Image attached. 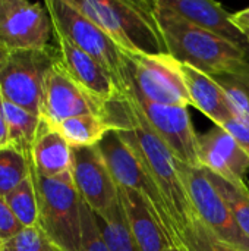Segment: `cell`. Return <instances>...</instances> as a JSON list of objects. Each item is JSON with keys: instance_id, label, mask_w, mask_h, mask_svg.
Segmentation results:
<instances>
[{"instance_id": "3", "label": "cell", "mask_w": 249, "mask_h": 251, "mask_svg": "<svg viewBox=\"0 0 249 251\" xmlns=\"http://www.w3.org/2000/svg\"><path fill=\"white\" fill-rule=\"evenodd\" d=\"M126 54H169L156 19L154 1L69 0Z\"/></svg>"}, {"instance_id": "31", "label": "cell", "mask_w": 249, "mask_h": 251, "mask_svg": "<svg viewBox=\"0 0 249 251\" xmlns=\"http://www.w3.org/2000/svg\"><path fill=\"white\" fill-rule=\"evenodd\" d=\"M23 226L18 222L15 215L12 213L4 197L0 196V240L6 241L18 234Z\"/></svg>"}, {"instance_id": "37", "label": "cell", "mask_w": 249, "mask_h": 251, "mask_svg": "<svg viewBox=\"0 0 249 251\" xmlns=\"http://www.w3.org/2000/svg\"><path fill=\"white\" fill-rule=\"evenodd\" d=\"M167 251H172V249H169V250H167Z\"/></svg>"}, {"instance_id": "5", "label": "cell", "mask_w": 249, "mask_h": 251, "mask_svg": "<svg viewBox=\"0 0 249 251\" xmlns=\"http://www.w3.org/2000/svg\"><path fill=\"white\" fill-rule=\"evenodd\" d=\"M38 200V226L60 251H81L82 200L72 182L48 179L31 166Z\"/></svg>"}, {"instance_id": "27", "label": "cell", "mask_w": 249, "mask_h": 251, "mask_svg": "<svg viewBox=\"0 0 249 251\" xmlns=\"http://www.w3.org/2000/svg\"><path fill=\"white\" fill-rule=\"evenodd\" d=\"M0 251H60L43 232V229L35 226L22 228L12 238L3 241Z\"/></svg>"}, {"instance_id": "23", "label": "cell", "mask_w": 249, "mask_h": 251, "mask_svg": "<svg viewBox=\"0 0 249 251\" xmlns=\"http://www.w3.org/2000/svg\"><path fill=\"white\" fill-rule=\"evenodd\" d=\"M207 174H208L211 182L216 185L217 191L225 199L226 204L229 206L241 231L248 237L249 240V182L244 181L239 184H232V182H227L223 178L211 174L210 171H207Z\"/></svg>"}, {"instance_id": "8", "label": "cell", "mask_w": 249, "mask_h": 251, "mask_svg": "<svg viewBox=\"0 0 249 251\" xmlns=\"http://www.w3.org/2000/svg\"><path fill=\"white\" fill-rule=\"evenodd\" d=\"M128 85L141 97L169 106H191L181 62L170 54H128Z\"/></svg>"}, {"instance_id": "25", "label": "cell", "mask_w": 249, "mask_h": 251, "mask_svg": "<svg viewBox=\"0 0 249 251\" xmlns=\"http://www.w3.org/2000/svg\"><path fill=\"white\" fill-rule=\"evenodd\" d=\"M4 199L12 213L23 228L38 225V200L31 175Z\"/></svg>"}, {"instance_id": "14", "label": "cell", "mask_w": 249, "mask_h": 251, "mask_svg": "<svg viewBox=\"0 0 249 251\" xmlns=\"http://www.w3.org/2000/svg\"><path fill=\"white\" fill-rule=\"evenodd\" d=\"M54 40L60 66L92 99L106 104L125 93L117 79L100 62L57 32H54Z\"/></svg>"}, {"instance_id": "11", "label": "cell", "mask_w": 249, "mask_h": 251, "mask_svg": "<svg viewBox=\"0 0 249 251\" xmlns=\"http://www.w3.org/2000/svg\"><path fill=\"white\" fill-rule=\"evenodd\" d=\"M128 88L156 135L166 144L178 162L191 168H203L200 159V135L195 132L188 107L158 104L138 96L129 85Z\"/></svg>"}, {"instance_id": "21", "label": "cell", "mask_w": 249, "mask_h": 251, "mask_svg": "<svg viewBox=\"0 0 249 251\" xmlns=\"http://www.w3.org/2000/svg\"><path fill=\"white\" fill-rule=\"evenodd\" d=\"M56 129L72 149L94 147L112 129L100 115H81L60 122Z\"/></svg>"}, {"instance_id": "35", "label": "cell", "mask_w": 249, "mask_h": 251, "mask_svg": "<svg viewBox=\"0 0 249 251\" xmlns=\"http://www.w3.org/2000/svg\"><path fill=\"white\" fill-rule=\"evenodd\" d=\"M244 34L247 35V38H248V43H249V29H247V31H244Z\"/></svg>"}, {"instance_id": "13", "label": "cell", "mask_w": 249, "mask_h": 251, "mask_svg": "<svg viewBox=\"0 0 249 251\" xmlns=\"http://www.w3.org/2000/svg\"><path fill=\"white\" fill-rule=\"evenodd\" d=\"M73 185L81 200L98 216L109 213L119 204V187L116 185L100 150L94 147L72 149Z\"/></svg>"}, {"instance_id": "20", "label": "cell", "mask_w": 249, "mask_h": 251, "mask_svg": "<svg viewBox=\"0 0 249 251\" xmlns=\"http://www.w3.org/2000/svg\"><path fill=\"white\" fill-rule=\"evenodd\" d=\"M3 115L7 128V144L31 162V151L41 125V118L6 100H3Z\"/></svg>"}, {"instance_id": "19", "label": "cell", "mask_w": 249, "mask_h": 251, "mask_svg": "<svg viewBox=\"0 0 249 251\" xmlns=\"http://www.w3.org/2000/svg\"><path fill=\"white\" fill-rule=\"evenodd\" d=\"M119 200L139 251H167L170 243L144 197L119 187Z\"/></svg>"}, {"instance_id": "26", "label": "cell", "mask_w": 249, "mask_h": 251, "mask_svg": "<svg viewBox=\"0 0 249 251\" xmlns=\"http://www.w3.org/2000/svg\"><path fill=\"white\" fill-rule=\"evenodd\" d=\"M182 244H185L189 251H242L220 240L200 218H195L183 232Z\"/></svg>"}, {"instance_id": "30", "label": "cell", "mask_w": 249, "mask_h": 251, "mask_svg": "<svg viewBox=\"0 0 249 251\" xmlns=\"http://www.w3.org/2000/svg\"><path fill=\"white\" fill-rule=\"evenodd\" d=\"M220 128L226 129L236 140L239 147L245 151V154L249 157V118L236 115L235 118H232L229 122H226Z\"/></svg>"}, {"instance_id": "9", "label": "cell", "mask_w": 249, "mask_h": 251, "mask_svg": "<svg viewBox=\"0 0 249 251\" xmlns=\"http://www.w3.org/2000/svg\"><path fill=\"white\" fill-rule=\"evenodd\" d=\"M178 171L198 218L220 240L242 251H249L248 237L241 231L229 206L204 168L178 163Z\"/></svg>"}, {"instance_id": "12", "label": "cell", "mask_w": 249, "mask_h": 251, "mask_svg": "<svg viewBox=\"0 0 249 251\" xmlns=\"http://www.w3.org/2000/svg\"><path fill=\"white\" fill-rule=\"evenodd\" d=\"M81 115H100L104 118L106 104L97 101L81 88L65 72L57 59L44 82L40 118L47 125L56 128L60 122Z\"/></svg>"}, {"instance_id": "28", "label": "cell", "mask_w": 249, "mask_h": 251, "mask_svg": "<svg viewBox=\"0 0 249 251\" xmlns=\"http://www.w3.org/2000/svg\"><path fill=\"white\" fill-rule=\"evenodd\" d=\"M225 90L236 115L249 118V75L214 76Z\"/></svg>"}, {"instance_id": "2", "label": "cell", "mask_w": 249, "mask_h": 251, "mask_svg": "<svg viewBox=\"0 0 249 251\" xmlns=\"http://www.w3.org/2000/svg\"><path fill=\"white\" fill-rule=\"evenodd\" d=\"M154 13L167 51L178 62L211 76L249 75V56L238 46L186 22L156 1Z\"/></svg>"}, {"instance_id": "34", "label": "cell", "mask_w": 249, "mask_h": 251, "mask_svg": "<svg viewBox=\"0 0 249 251\" xmlns=\"http://www.w3.org/2000/svg\"><path fill=\"white\" fill-rule=\"evenodd\" d=\"M7 56H9V51L6 49L0 47V74H1V69H3V66L6 63V60H7Z\"/></svg>"}, {"instance_id": "29", "label": "cell", "mask_w": 249, "mask_h": 251, "mask_svg": "<svg viewBox=\"0 0 249 251\" xmlns=\"http://www.w3.org/2000/svg\"><path fill=\"white\" fill-rule=\"evenodd\" d=\"M82 243L81 251H110L98 228L95 213L82 201Z\"/></svg>"}, {"instance_id": "24", "label": "cell", "mask_w": 249, "mask_h": 251, "mask_svg": "<svg viewBox=\"0 0 249 251\" xmlns=\"http://www.w3.org/2000/svg\"><path fill=\"white\" fill-rule=\"evenodd\" d=\"M31 175V162L12 146L0 149V196L6 197Z\"/></svg>"}, {"instance_id": "6", "label": "cell", "mask_w": 249, "mask_h": 251, "mask_svg": "<svg viewBox=\"0 0 249 251\" xmlns=\"http://www.w3.org/2000/svg\"><path fill=\"white\" fill-rule=\"evenodd\" d=\"M53 19L54 32L100 62L126 91L129 60L128 54L92 21L75 9L69 0L44 1Z\"/></svg>"}, {"instance_id": "18", "label": "cell", "mask_w": 249, "mask_h": 251, "mask_svg": "<svg viewBox=\"0 0 249 251\" xmlns=\"http://www.w3.org/2000/svg\"><path fill=\"white\" fill-rule=\"evenodd\" d=\"M181 71L191 99V106L211 119L216 126H223L236 116L225 90L214 76L185 63H181Z\"/></svg>"}, {"instance_id": "36", "label": "cell", "mask_w": 249, "mask_h": 251, "mask_svg": "<svg viewBox=\"0 0 249 251\" xmlns=\"http://www.w3.org/2000/svg\"><path fill=\"white\" fill-rule=\"evenodd\" d=\"M1 244H3V241H1V240H0V247H1Z\"/></svg>"}, {"instance_id": "17", "label": "cell", "mask_w": 249, "mask_h": 251, "mask_svg": "<svg viewBox=\"0 0 249 251\" xmlns=\"http://www.w3.org/2000/svg\"><path fill=\"white\" fill-rule=\"evenodd\" d=\"M32 169L48 179L72 182L73 151L60 132L41 121L37 138L31 151Z\"/></svg>"}, {"instance_id": "15", "label": "cell", "mask_w": 249, "mask_h": 251, "mask_svg": "<svg viewBox=\"0 0 249 251\" xmlns=\"http://www.w3.org/2000/svg\"><path fill=\"white\" fill-rule=\"evenodd\" d=\"M156 3L186 22L230 41L249 56L247 35L233 24L232 13L220 3L210 0H157Z\"/></svg>"}, {"instance_id": "32", "label": "cell", "mask_w": 249, "mask_h": 251, "mask_svg": "<svg viewBox=\"0 0 249 251\" xmlns=\"http://www.w3.org/2000/svg\"><path fill=\"white\" fill-rule=\"evenodd\" d=\"M232 21L242 32L249 29V7L232 13Z\"/></svg>"}, {"instance_id": "1", "label": "cell", "mask_w": 249, "mask_h": 251, "mask_svg": "<svg viewBox=\"0 0 249 251\" xmlns=\"http://www.w3.org/2000/svg\"><path fill=\"white\" fill-rule=\"evenodd\" d=\"M104 119L112 128L117 129L154 179L182 241L183 232L198 215L179 175L178 159L156 135L129 88L117 99L106 103Z\"/></svg>"}, {"instance_id": "33", "label": "cell", "mask_w": 249, "mask_h": 251, "mask_svg": "<svg viewBox=\"0 0 249 251\" xmlns=\"http://www.w3.org/2000/svg\"><path fill=\"white\" fill-rule=\"evenodd\" d=\"M4 146H7V128L3 115V99L0 96V149Z\"/></svg>"}, {"instance_id": "4", "label": "cell", "mask_w": 249, "mask_h": 251, "mask_svg": "<svg viewBox=\"0 0 249 251\" xmlns=\"http://www.w3.org/2000/svg\"><path fill=\"white\" fill-rule=\"evenodd\" d=\"M114 182L120 188H128L139 193L151 212L154 213L158 225L161 226L170 247L182 243L176 224L167 209V204L156 185L154 179L150 176L147 169L142 166L129 144L120 137L117 129L112 128L103 140L97 144Z\"/></svg>"}, {"instance_id": "10", "label": "cell", "mask_w": 249, "mask_h": 251, "mask_svg": "<svg viewBox=\"0 0 249 251\" xmlns=\"http://www.w3.org/2000/svg\"><path fill=\"white\" fill-rule=\"evenodd\" d=\"M54 26L45 3L0 0V47L7 51L53 47Z\"/></svg>"}, {"instance_id": "16", "label": "cell", "mask_w": 249, "mask_h": 251, "mask_svg": "<svg viewBox=\"0 0 249 251\" xmlns=\"http://www.w3.org/2000/svg\"><path fill=\"white\" fill-rule=\"evenodd\" d=\"M198 141L201 166L204 169L232 184L245 181L249 157L226 129L216 126L201 134Z\"/></svg>"}, {"instance_id": "7", "label": "cell", "mask_w": 249, "mask_h": 251, "mask_svg": "<svg viewBox=\"0 0 249 251\" xmlns=\"http://www.w3.org/2000/svg\"><path fill=\"white\" fill-rule=\"evenodd\" d=\"M57 59L54 46L45 50L9 51L0 74L1 99L40 116L44 82Z\"/></svg>"}, {"instance_id": "22", "label": "cell", "mask_w": 249, "mask_h": 251, "mask_svg": "<svg viewBox=\"0 0 249 251\" xmlns=\"http://www.w3.org/2000/svg\"><path fill=\"white\" fill-rule=\"evenodd\" d=\"M101 235L110 251H139L135 238L131 232L128 221L125 218L122 204L112 209L109 213L98 216L95 215Z\"/></svg>"}]
</instances>
